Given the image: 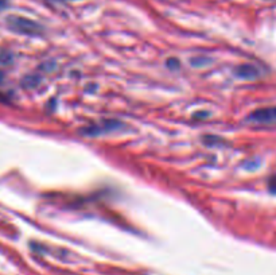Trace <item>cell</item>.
Here are the masks:
<instances>
[{
  "instance_id": "1",
  "label": "cell",
  "mask_w": 276,
  "mask_h": 275,
  "mask_svg": "<svg viewBox=\"0 0 276 275\" xmlns=\"http://www.w3.org/2000/svg\"><path fill=\"white\" fill-rule=\"evenodd\" d=\"M7 26L11 31L22 34V35L38 36L43 32V27L38 22L28 19V18H24V16H8Z\"/></svg>"
},
{
  "instance_id": "2",
  "label": "cell",
  "mask_w": 276,
  "mask_h": 275,
  "mask_svg": "<svg viewBox=\"0 0 276 275\" xmlns=\"http://www.w3.org/2000/svg\"><path fill=\"white\" fill-rule=\"evenodd\" d=\"M247 121L249 124L257 125V127L276 128V107H267V108L253 111L248 115Z\"/></svg>"
},
{
  "instance_id": "3",
  "label": "cell",
  "mask_w": 276,
  "mask_h": 275,
  "mask_svg": "<svg viewBox=\"0 0 276 275\" xmlns=\"http://www.w3.org/2000/svg\"><path fill=\"white\" fill-rule=\"evenodd\" d=\"M237 77H240L243 80H255L259 77V69L251 64H244L237 66L235 70Z\"/></svg>"
},
{
  "instance_id": "4",
  "label": "cell",
  "mask_w": 276,
  "mask_h": 275,
  "mask_svg": "<svg viewBox=\"0 0 276 275\" xmlns=\"http://www.w3.org/2000/svg\"><path fill=\"white\" fill-rule=\"evenodd\" d=\"M269 190L272 192V193H276V175L269 179Z\"/></svg>"
},
{
  "instance_id": "5",
  "label": "cell",
  "mask_w": 276,
  "mask_h": 275,
  "mask_svg": "<svg viewBox=\"0 0 276 275\" xmlns=\"http://www.w3.org/2000/svg\"><path fill=\"white\" fill-rule=\"evenodd\" d=\"M7 4H8V0H0V10L6 7Z\"/></svg>"
}]
</instances>
